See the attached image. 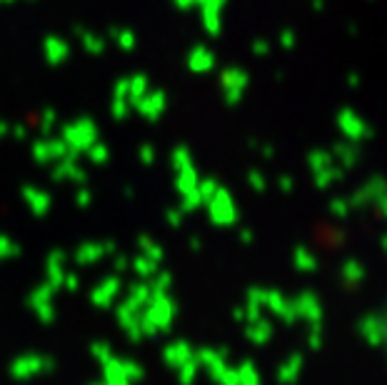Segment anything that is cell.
Listing matches in <instances>:
<instances>
[{
  "label": "cell",
  "mask_w": 387,
  "mask_h": 385,
  "mask_svg": "<svg viewBox=\"0 0 387 385\" xmlns=\"http://www.w3.org/2000/svg\"><path fill=\"white\" fill-rule=\"evenodd\" d=\"M337 123H340V128H342V133H345L347 138H363V136H365L363 120H360L355 113H350V110H345V113H340Z\"/></svg>",
  "instance_id": "cell-1"
},
{
  "label": "cell",
  "mask_w": 387,
  "mask_h": 385,
  "mask_svg": "<svg viewBox=\"0 0 387 385\" xmlns=\"http://www.w3.org/2000/svg\"><path fill=\"white\" fill-rule=\"evenodd\" d=\"M282 45H285V48L295 45V33H290V30H285V33H282Z\"/></svg>",
  "instance_id": "cell-2"
}]
</instances>
